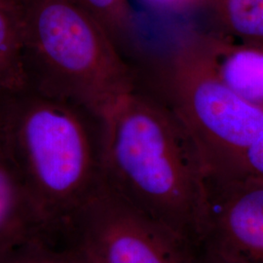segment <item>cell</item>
Wrapping results in <instances>:
<instances>
[{
  "mask_svg": "<svg viewBox=\"0 0 263 263\" xmlns=\"http://www.w3.org/2000/svg\"><path fill=\"white\" fill-rule=\"evenodd\" d=\"M98 121L104 182L192 244L205 240L207 172L169 107L136 83Z\"/></svg>",
  "mask_w": 263,
  "mask_h": 263,
  "instance_id": "1",
  "label": "cell"
},
{
  "mask_svg": "<svg viewBox=\"0 0 263 263\" xmlns=\"http://www.w3.org/2000/svg\"><path fill=\"white\" fill-rule=\"evenodd\" d=\"M19 0H0V6L3 7H18Z\"/></svg>",
  "mask_w": 263,
  "mask_h": 263,
  "instance_id": "18",
  "label": "cell"
},
{
  "mask_svg": "<svg viewBox=\"0 0 263 263\" xmlns=\"http://www.w3.org/2000/svg\"><path fill=\"white\" fill-rule=\"evenodd\" d=\"M28 87L18 7L0 6V96Z\"/></svg>",
  "mask_w": 263,
  "mask_h": 263,
  "instance_id": "10",
  "label": "cell"
},
{
  "mask_svg": "<svg viewBox=\"0 0 263 263\" xmlns=\"http://www.w3.org/2000/svg\"><path fill=\"white\" fill-rule=\"evenodd\" d=\"M1 134L48 226L65 230L103 180L98 119L27 87L6 96Z\"/></svg>",
  "mask_w": 263,
  "mask_h": 263,
  "instance_id": "2",
  "label": "cell"
},
{
  "mask_svg": "<svg viewBox=\"0 0 263 263\" xmlns=\"http://www.w3.org/2000/svg\"><path fill=\"white\" fill-rule=\"evenodd\" d=\"M263 179V132L245 155L242 175Z\"/></svg>",
  "mask_w": 263,
  "mask_h": 263,
  "instance_id": "13",
  "label": "cell"
},
{
  "mask_svg": "<svg viewBox=\"0 0 263 263\" xmlns=\"http://www.w3.org/2000/svg\"><path fill=\"white\" fill-rule=\"evenodd\" d=\"M158 7L169 9H180L193 6L199 3H205V0H148Z\"/></svg>",
  "mask_w": 263,
  "mask_h": 263,
  "instance_id": "14",
  "label": "cell"
},
{
  "mask_svg": "<svg viewBox=\"0 0 263 263\" xmlns=\"http://www.w3.org/2000/svg\"><path fill=\"white\" fill-rule=\"evenodd\" d=\"M203 263H240L236 262L233 260H229V259H226L224 257H221L217 254H213L211 252L208 253V256L205 259V261Z\"/></svg>",
  "mask_w": 263,
  "mask_h": 263,
  "instance_id": "15",
  "label": "cell"
},
{
  "mask_svg": "<svg viewBox=\"0 0 263 263\" xmlns=\"http://www.w3.org/2000/svg\"><path fill=\"white\" fill-rule=\"evenodd\" d=\"M69 252H70L69 263H90L85 258L84 256H82L74 249H70Z\"/></svg>",
  "mask_w": 263,
  "mask_h": 263,
  "instance_id": "16",
  "label": "cell"
},
{
  "mask_svg": "<svg viewBox=\"0 0 263 263\" xmlns=\"http://www.w3.org/2000/svg\"><path fill=\"white\" fill-rule=\"evenodd\" d=\"M90 263H195L192 243L117 194L104 179L66 226Z\"/></svg>",
  "mask_w": 263,
  "mask_h": 263,
  "instance_id": "5",
  "label": "cell"
},
{
  "mask_svg": "<svg viewBox=\"0 0 263 263\" xmlns=\"http://www.w3.org/2000/svg\"><path fill=\"white\" fill-rule=\"evenodd\" d=\"M28 87L98 119L136 86L129 63L78 0H19Z\"/></svg>",
  "mask_w": 263,
  "mask_h": 263,
  "instance_id": "3",
  "label": "cell"
},
{
  "mask_svg": "<svg viewBox=\"0 0 263 263\" xmlns=\"http://www.w3.org/2000/svg\"><path fill=\"white\" fill-rule=\"evenodd\" d=\"M52 230L40 214L0 131V255L44 239Z\"/></svg>",
  "mask_w": 263,
  "mask_h": 263,
  "instance_id": "7",
  "label": "cell"
},
{
  "mask_svg": "<svg viewBox=\"0 0 263 263\" xmlns=\"http://www.w3.org/2000/svg\"><path fill=\"white\" fill-rule=\"evenodd\" d=\"M156 96L187 132L208 179L242 175L245 155L263 132V111L218 77L198 33L179 37L160 64Z\"/></svg>",
  "mask_w": 263,
  "mask_h": 263,
  "instance_id": "4",
  "label": "cell"
},
{
  "mask_svg": "<svg viewBox=\"0 0 263 263\" xmlns=\"http://www.w3.org/2000/svg\"><path fill=\"white\" fill-rule=\"evenodd\" d=\"M5 99H6V96H0V131L2 128V124H3V117H4V110H5Z\"/></svg>",
  "mask_w": 263,
  "mask_h": 263,
  "instance_id": "17",
  "label": "cell"
},
{
  "mask_svg": "<svg viewBox=\"0 0 263 263\" xmlns=\"http://www.w3.org/2000/svg\"><path fill=\"white\" fill-rule=\"evenodd\" d=\"M78 1L99 21L124 59L131 63L140 53V43L129 0Z\"/></svg>",
  "mask_w": 263,
  "mask_h": 263,
  "instance_id": "11",
  "label": "cell"
},
{
  "mask_svg": "<svg viewBox=\"0 0 263 263\" xmlns=\"http://www.w3.org/2000/svg\"><path fill=\"white\" fill-rule=\"evenodd\" d=\"M218 77L245 102L263 111V47L220 34H199Z\"/></svg>",
  "mask_w": 263,
  "mask_h": 263,
  "instance_id": "8",
  "label": "cell"
},
{
  "mask_svg": "<svg viewBox=\"0 0 263 263\" xmlns=\"http://www.w3.org/2000/svg\"><path fill=\"white\" fill-rule=\"evenodd\" d=\"M209 252L240 263H263V179H208Z\"/></svg>",
  "mask_w": 263,
  "mask_h": 263,
  "instance_id": "6",
  "label": "cell"
},
{
  "mask_svg": "<svg viewBox=\"0 0 263 263\" xmlns=\"http://www.w3.org/2000/svg\"><path fill=\"white\" fill-rule=\"evenodd\" d=\"M69 250H56L44 239L20 245L0 255V263H69Z\"/></svg>",
  "mask_w": 263,
  "mask_h": 263,
  "instance_id": "12",
  "label": "cell"
},
{
  "mask_svg": "<svg viewBox=\"0 0 263 263\" xmlns=\"http://www.w3.org/2000/svg\"><path fill=\"white\" fill-rule=\"evenodd\" d=\"M220 35L263 47V0H205Z\"/></svg>",
  "mask_w": 263,
  "mask_h": 263,
  "instance_id": "9",
  "label": "cell"
}]
</instances>
